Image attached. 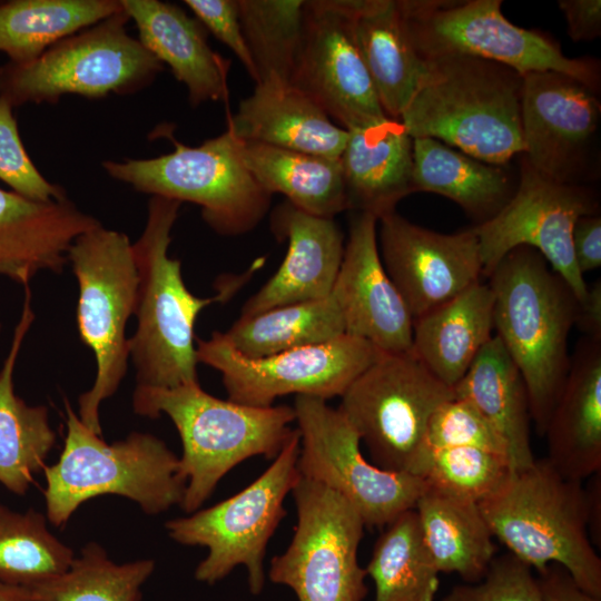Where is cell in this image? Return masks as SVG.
<instances>
[{"label":"cell","mask_w":601,"mask_h":601,"mask_svg":"<svg viewBox=\"0 0 601 601\" xmlns=\"http://www.w3.org/2000/svg\"><path fill=\"white\" fill-rule=\"evenodd\" d=\"M499 337L524 381L531 421L544 435L569 373L579 300L535 249L509 252L487 275Z\"/></svg>","instance_id":"cell-1"},{"label":"cell","mask_w":601,"mask_h":601,"mask_svg":"<svg viewBox=\"0 0 601 601\" xmlns=\"http://www.w3.org/2000/svg\"><path fill=\"white\" fill-rule=\"evenodd\" d=\"M426 62L425 77L400 118L413 139L433 138L500 166L524 152L520 73L471 56Z\"/></svg>","instance_id":"cell-2"},{"label":"cell","mask_w":601,"mask_h":601,"mask_svg":"<svg viewBox=\"0 0 601 601\" xmlns=\"http://www.w3.org/2000/svg\"><path fill=\"white\" fill-rule=\"evenodd\" d=\"M132 407L150 418L166 414L177 428L186 481L180 508L186 513L199 510L237 464L257 455L275 459L295 432L293 406L255 407L221 400L198 382L171 388L136 386Z\"/></svg>","instance_id":"cell-3"},{"label":"cell","mask_w":601,"mask_h":601,"mask_svg":"<svg viewBox=\"0 0 601 601\" xmlns=\"http://www.w3.org/2000/svg\"><path fill=\"white\" fill-rule=\"evenodd\" d=\"M180 205L151 196L144 231L132 244L139 282L129 356L140 387L171 388L198 382L196 319L205 307L231 297L242 285L231 282L211 297L195 296L187 288L180 262L168 255Z\"/></svg>","instance_id":"cell-4"},{"label":"cell","mask_w":601,"mask_h":601,"mask_svg":"<svg viewBox=\"0 0 601 601\" xmlns=\"http://www.w3.org/2000/svg\"><path fill=\"white\" fill-rule=\"evenodd\" d=\"M494 536L539 572L563 566L577 584L601 599V559L589 534V504L581 481L562 476L545 459L513 472L479 503Z\"/></svg>","instance_id":"cell-5"},{"label":"cell","mask_w":601,"mask_h":601,"mask_svg":"<svg viewBox=\"0 0 601 601\" xmlns=\"http://www.w3.org/2000/svg\"><path fill=\"white\" fill-rule=\"evenodd\" d=\"M66 437L57 463L45 467L47 519L61 526L86 501L116 494L136 502L148 515L181 503L186 481L179 457L157 436L134 432L107 443L90 431L68 401Z\"/></svg>","instance_id":"cell-6"},{"label":"cell","mask_w":601,"mask_h":601,"mask_svg":"<svg viewBox=\"0 0 601 601\" xmlns=\"http://www.w3.org/2000/svg\"><path fill=\"white\" fill-rule=\"evenodd\" d=\"M68 263L79 285L78 331L97 364L92 387L79 396L78 416L101 435L100 405L118 390L130 358L126 326L135 313L138 270L128 237L101 225L73 240Z\"/></svg>","instance_id":"cell-7"},{"label":"cell","mask_w":601,"mask_h":601,"mask_svg":"<svg viewBox=\"0 0 601 601\" xmlns=\"http://www.w3.org/2000/svg\"><path fill=\"white\" fill-rule=\"evenodd\" d=\"M408 36L424 59L471 56L494 61L521 76L554 71L593 91L600 87V63L569 58L551 37L520 28L502 13L501 0H396Z\"/></svg>","instance_id":"cell-8"},{"label":"cell","mask_w":601,"mask_h":601,"mask_svg":"<svg viewBox=\"0 0 601 601\" xmlns=\"http://www.w3.org/2000/svg\"><path fill=\"white\" fill-rule=\"evenodd\" d=\"M169 139L173 152L109 160L102 167L140 193L198 205L203 219L221 236H240L256 228L270 207L272 195L245 167L230 129L195 147L178 142L173 135Z\"/></svg>","instance_id":"cell-9"},{"label":"cell","mask_w":601,"mask_h":601,"mask_svg":"<svg viewBox=\"0 0 601 601\" xmlns=\"http://www.w3.org/2000/svg\"><path fill=\"white\" fill-rule=\"evenodd\" d=\"M124 8V7H122ZM125 10L67 37L26 63L0 67V97L12 107L132 93L148 86L162 63L126 31Z\"/></svg>","instance_id":"cell-10"},{"label":"cell","mask_w":601,"mask_h":601,"mask_svg":"<svg viewBox=\"0 0 601 601\" xmlns=\"http://www.w3.org/2000/svg\"><path fill=\"white\" fill-rule=\"evenodd\" d=\"M453 396L411 351L381 353L342 394L338 410L367 446L372 463L420 476L430 418Z\"/></svg>","instance_id":"cell-11"},{"label":"cell","mask_w":601,"mask_h":601,"mask_svg":"<svg viewBox=\"0 0 601 601\" xmlns=\"http://www.w3.org/2000/svg\"><path fill=\"white\" fill-rule=\"evenodd\" d=\"M298 452L295 428L274 462L249 485L210 508L166 522L174 541L208 549L195 570L197 581L214 584L244 565L249 591L262 592L267 543L286 515L284 500L299 479Z\"/></svg>","instance_id":"cell-12"},{"label":"cell","mask_w":601,"mask_h":601,"mask_svg":"<svg viewBox=\"0 0 601 601\" xmlns=\"http://www.w3.org/2000/svg\"><path fill=\"white\" fill-rule=\"evenodd\" d=\"M294 535L270 560L268 578L290 588L298 601H363L367 577L357 559L364 522L335 491L299 476L292 490Z\"/></svg>","instance_id":"cell-13"},{"label":"cell","mask_w":601,"mask_h":601,"mask_svg":"<svg viewBox=\"0 0 601 601\" xmlns=\"http://www.w3.org/2000/svg\"><path fill=\"white\" fill-rule=\"evenodd\" d=\"M293 407L299 434V476L342 495L368 529H383L415 508L426 489L424 480L368 462L358 434L338 408L305 395H297Z\"/></svg>","instance_id":"cell-14"},{"label":"cell","mask_w":601,"mask_h":601,"mask_svg":"<svg viewBox=\"0 0 601 601\" xmlns=\"http://www.w3.org/2000/svg\"><path fill=\"white\" fill-rule=\"evenodd\" d=\"M198 362L218 371L228 400L269 407L276 398L296 394L323 398L342 396L382 353L368 342L344 334L329 342L249 358L214 332L196 341Z\"/></svg>","instance_id":"cell-15"},{"label":"cell","mask_w":601,"mask_h":601,"mask_svg":"<svg viewBox=\"0 0 601 601\" xmlns=\"http://www.w3.org/2000/svg\"><path fill=\"white\" fill-rule=\"evenodd\" d=\"M597 213L599 200L594 193L580 184L553 180L523 158L510 200L494 217L472 227L483 276L487 277L509 252L528 246L545 258L582 302L589 286L574 260L572 229L579 217Z\"/></svg>","instance_id":"cell-16"},{"label":"cell","mask_w":601,"mask_h":601,"mask_svg":"<svg viewBox=\"0 0 601 601\" xmlns=\"http://www.w3.org/2000/svg\"><path fill=\"white\" fill-rule=\"evenodd\" d=\"M358 0H306L298 55L289 83L341 128L387 117L354 36Z\"/></svg>","instance_id":"cell-17"},{"label":"cell","mask_w":601,"mask_h":601,"mask_svg":"<svg viewBox=\"0 0 601 601\" xmlns=\"http://www.w3.org/2000/svg\"><path fill=\"white\" fill-rule=\"evenodd\" d=\"M522 77L523 158L553 180L579 184L588 169L600 124L597 92L560 72Z\"/></svg>","instance_id":"cell-18"},{"label":"cell","mask_w":601,"mask_h":601,"mask_svg":"<svg viewBox=\"0 0 601 601\" xmlns=\"http://www.w3.org/2000/svg\"><path fill=\"white\" fill-rule=\"evenodd\" d=\"M378 221L382 264L413 321L481 282L483 266L472 228L442 234L396 211Z\"/></svg>","instance_id":"cell-19"},{"label":"cell","mask_w":601,"mask_h":601,"mask_svg":"<svg viewBox=\"0 0 601 601\" xmlns=\"http://www.w3.org/2000/svg\"><path fill=\"white\" fill-rule=\"evenodd\" d=\"M377 223L366 213L352 217L331 295L341 311L345 334L382 353H405L412 348L414 321L382 264Z\"/></svg>","instance_id":"cell-20"},{"label":"cell","mask_w":601,"mask_h":601,"mask_svg":"<svg viewBox=\"0 0 601 601\" xmlns=\"http://www.w3.org/2000/svg\"><path fill=\"white\" fill-rule=\"evenodd\" d=\"M270 228L287 240L276 273L249 297L240 316L331 295L344 255V235L334 218L307 214L287 200L275 207Z\"/></svg>","instance_id":"cell-21"},{"label":"cell","mask_w":601,"mask_h":601,"mask_svg":"<svg viewBox=\"0 0 601 601\" xmlns=\"http://www.w3.org/2000/svg\"><path fill=\"white\" fill-rule=\"evenodd\" d=\"M99 225L68 198L40 203L0 187V277L26 286L62 272L73 240Z\"/></svg>","instance_id":"cell-22"},{"label":"cell","mask_w":601,"mask_h":601,"mask_svg":"<svg viewBox=\"0 0 601 601\" xmlns=\"http://www.w3.org/2000/svg\"><path fill=\"white\" fill-rule=\"evenodd\" d=\"M544 436L546 460L562 476L582 482L601 471V341L577 344Z\"/></svg>","instance_id":"cell-23"},{"label":"cell","mask_w":601,"mask_h":601,"mask_svg":"<svg viewBox=\"0 0 601 601\" xmlns=\"http://www.w3.org/2000/svg\"><path fill=\"white\" fill-rule=\"evenodd\" d=\"M139 41L188 90L191 106L227 100L230 61L211 50L204 26L178 6L159 0H120Z\"/></svg>","instance_id":"cell-24"},{"label":"cell","mask_w":601,"mask_h":601,"mask_svg":"<svg viewBox=\"0 0 601 601\" xmlns=\"http://www.w3.org/2000/svg\"><path fill=\"white\" fill-rule=\"evenodd\" d=\"M227 128L240 140L332 158H339L348 138L308 96L279 81L256 83L228 117Z\"/></svg>","instance_id":"cell-25"},{"label":"cell","mask_w":601,"mask_h":601,"mask_svg":"<svg viewBox=\"0 0 601 601\" xmlns=\"http://www.w3.org/2000/svg\"><path fill=\"white\" fill-rule=\"evenodd\" d=\"M347 131L339 160L348 209L378 220L415 193L413 138L400 119L391 117Z\"/></svg>","instance_id":"cell-26"},{"label":"cell","mask_w":601,"mask_h":601,"mask_svg":"<svg viewBox=\"0 0 601 601\" xmlns=\"http://www.w3.org/2000/svg\"><path fill=\"white\" fill-rule=\"evenodd\" d=\"M494 296L482 280L413 322L411 352L452 388L494 336Z\"/></svg>","instance_id":"cell-27"},{"label":"cell","mask_w":601,"mask_h":601,"mask_svg":"<svg viewBox=\"0 0 601 601\" xmlns=\"http://www.w3.org/2000/svg\"><path fill=\"white\" fill-rule=\"evenodd\" d=\"M355 40L385 115L400 119L427 62L416 51L396 0H358Z\"/></svg>","instance_id":"cell-28"},{"label":"cell","mask_w":601,"mask_h":601,"mask_svg":"<svg viewBox=\"0 0 601 601\" xmlns=\"http://www.w3.org/2000/svg\"><path fill=\"white\" fill-rule=\"evenodd\" d=\"M24 287L21 316L0 370V483L23 495L35 474L45 470L56 443L48 408L28 405L14 392L13 373L23 339L35 319L30 285Z\"/></svg>","instance_id":"cell-29"},{"label":"cell","mask_w":601,"mask_h":601,"mask_svg":"<svg viewBox=\"0 0 601 601\" xmlns=\"http://www.w3.org/2000/svg\"><path fill=\"white\" fill-rule=\"evenodd\" d=\"M453 393L470 402L500 434L514 472L533 464L526 387L497 336L481 349Z\"/></svg>","instance_id":"cell-30"},{"label":"cell","mask_w":601,"mask_h":601,"mask_svg":"<svg viewBox=\"0 0 601 601\" xmlns=\"http://www.w3.org/2000/svg\"><path fill=\"white\" fill-rule=\"evenodd\" d=\"M516 185L506 166L479 160L433 138L413 139L414 191L451 199L476 225L494 217Z\"/></svg>","instance_id":"cell-31"},{"label":"cell","mask_w":601,"mask_h":601,"mask_svg":"<svg viewBox=\"0 0 601 601\" xmlns=\"http://www.w3.org/2000/svg\"><path fill=\"white\" fill-rule=\"evenodd\" d=\"M240 158L260 187L282 194L296 208L334 218L347 210L339 158L238 139Z\"/></svg>","instance_id":"cell-32"},{"label":"cell","mask_w":601,"mask_h":601,"mask_svg":"<svg viewBox=\"0 0 601 601\" xmlns=\"http://www.w3.org/2000/svg\"><path fill=\"white\" fill-rule=\"evenodd\" d=\"M414 510L439 572L480 581L496 555V545L479 504L426 487Z\"/></svg>","instance_id":"cell-33"},{"label":"cell","mask_w":601,"mask_h":601,"mask_svg":"<svg viewBox=\"0 0 601 601\" xmlns=\"http://www.w3.org/2000/svg\"><path fill=\"white\" fill-rule=\"evenodd\" d=\"M124 10L117 0H12L0 3V51L13 63Z\"/></svg>","instance_id":"cell-34"},{"label":"cell","mask_w":601,"mask_h":601,"mask_svg":"<svg viewBox=\"0 0 601 601\" xmlns=\"http://www.w3.org/2000/svg\"><path fill=\"white\" fill-rule=\"evenodd\" d=\"M223 338L249 358L329 342L345 334L341 311L332 295L273 307L239 318Z\"/></svg>","instance_id":"cell-35"},{"label":"cell","mask_w":601,"mask_h":601,"mask_svg":"<svg viewBox=\"0 0 601 601\" xmlns=\"http://www.w3.org/2000/svg\"><path fill=\"white\" fill-rule=\"evenodd\" d=\"M365 571L375 584L374 601H434L440 572L414 509L383 528Z\"/></svg>","instance_id":"cell-36"},{"label":"cell","mask_w":601,"mask_h":601,"mask_svg":"<svg viewBox=\"0 0 601 601\" xmlns=\"http://www.w3.org/2000/svg\"><path fill=\"white\" fill-rule=\"evenodd\" d=\"M154 569L149 559L117 564L89 542L63 573L26 590L35 601H140Z\"/></svg>","instance_id":"cell-37"},{"label":"cell","mask_w":601,"mask_h":601,"mask_svg":"<svg viewBox=\"0 0 601 601\" xmlns=\"http://www.w3.org/2000/svg\"><path fill=\"white\" fill-rule=\"evenodd\" d=\"M73 551L50 533L43 514L0 504V582L30 588L63 573Z\"/></svg>","instance_id":"cell-38"},{"label":"cell","mask_w":601,"mask_h":601,"mask_svg":"<svg viewBox=\"0 0 601 601\" xmlns=\"http://www.w3.org/2000/svg\"><path fill=\"white\" fill-rule=\"evenodd\" d=\"M304 0H237L257 82H288L299 50Z\"/></svg>","instance_id":"cell-39"},{"label":"cell","mask_w":601,"mask_h":601,"mask_svg":"<svg viewBox=\"0 0 601 601\" xmlns=\"http://www.w3.org/2000/svg\"><path fill=\"white\" fill-rule=\"evenodd\" d=\"M513 472L505 455L449 447L428 452L421 477L428 489L479 504L496 493Z\"/></svg>","instance_id":"cell-40"},{"label":"cell","mask_w":601,"mask_h":601,"mask_svg":"<svg viewBox=\"0 0 601 601\" xmlns=\"http://www.w3.org/2000/svg\"><path fill=\"white\" fill-rule=\"evenodd\" d=\"M449 447H476L509 457L505 442L486 418L470 402L455 396L443 402L430 418L424 464L428 452Z\"/></svg>","instance_id":"cell-41"},{"label":"cell","mask_w":601,"mask_h":601,"mask_svg":"<svg viewBox=\"0 0 601 601\" xmlns=\"http://www.w3.org/2000/svg\"><path fill=\"white\" fill-rule=\"evenodd\" d=\"M12 108L0 97V179L12 191L33 201L67 198L66 191L49 183L33 165L19 136Z\"/></svg>","instance_id":"cell-42"},{"label":"cell","mask_w":601,"mask_h":601,"mask_svg":"<svg viewBox=\"0 0 601 601\" xmlns=\"http://www.w3.org/2000/svg\"><path fill=\"white\" fill-rule=\"evenodd\" d=\"M531 569L510 552L495 555L477 584L455 585L442 601H542Z\"/></svg>","instance_id":"cell-43"},{"label":"cell","mask_w":601,"mask_h":601,"mask_svg":"<svg viewBox=\"0 0 601 601\" xmlns=\"http://www.w3.org/2000/svg\"><path fill=\"white\" fill-rule=\"evenodd\" d=\"M184 3L205 29L233 51L256 83L257 73L244 38L237 0H185Z\"/></svg>","instance_id":"cell-44"},{"label":"cell","mask_w":601,"mask_h":601,"mask_svg":"<svg viewBox=\"0 0 601 601\" xmlns=\"http://www.w3.org/2000/svg\"><path fill=\"white\" fill-rule=\"evenodd\" d=\"M572 249L582 275L601 266V216L598 213L577 219L572 229Z\"/></svg>","instance_id":"cell-45"},{"label":"cell","mask_w":601,"mask_h":601,"mask_svg":"<svg viewBox=\"0 0 601 601\" xmlns=\"http://www.w3.org/2000/svg\"><path fill=\"white\" fill-rule=\"evenodd\" d=\"M568 36L574 41H591L601 36L600 0H560Z\"/></svg>","instance_id":"cell-46"},{"label":"cell","mask_w":601,"mask_h":601,"mask_svg":"<svg viewBox=\"0 0 601 601\" xmlns=\"http://www.w3.org/2000/svg\"><path fill=\"white\" fill-rule=\"evenodd\" d=\"M536 579L542 601H601L582 590L570 573L556 563L539 572Z\"/></svg>","instance_id":"cell-47"},{"label":"cell","mask_w":601,"mask_h":601,"mask_svg":"<svg viewBox=\"0 0 601 601\" xmlns=\"http://www.w3.org/2000/svg\"><path fill=\"white\" fill-rule=\"evenodd\" d=\"M575 325L584 337L601 341V282L588 287L587 296L579 302Z\"/></svg>","instance_id":"cell-48"},{"label":"cell","mask_w":601,"mask_h":601,"mask_svg":"<svg viewBox=\"0 0 601 601\" xmlns=\"http://www.w3.org/2000/svg\"><path fill=\"white\" fill-rule=\"evenodd\" d=\"M0 601H35L26 588L0 582Z\"/></svg>","instance_id":"cell-49"},{"label":"cell","mask_w":601,"mask_h":601,"mask_svg":"<svg viewBox=\"0 0 601 601\" xmlns=\"http://www.w3.org/2000/svg\"><path fill=\"white\" fill-rule=\"evenodd\" d=\"M0 329H1V324H0Z\"/></svg>","instance_id":"cell-50"}]
</instances>
